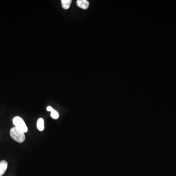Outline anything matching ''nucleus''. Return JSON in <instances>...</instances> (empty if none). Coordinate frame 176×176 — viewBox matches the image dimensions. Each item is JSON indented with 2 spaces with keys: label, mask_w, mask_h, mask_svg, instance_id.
<instances>
[{
  "label": "nucleus",
  "mask_w": 176,
  "mask_h": 176,
  "mask_svg": "<svg viewBox=\"0 0 176 176\" xmlns=\"http://www.w3.org/2000/svg\"><path fill=\"white\" fill-rule=\"evenodd\" d=\"M71 0H62L61 3H62V7L64 10H68L70 7L71 3Z\"/></svg>",
  "instance_id": "39448f33"
},
{
  "label": "nucleus",
  "mask_w": 176,
  "mask_h": 176,
  "mask_svg": "<svg viewBox=\"0 0 176 176\" xmlns=\"http://www.w3.org/2000/svg\"><path fill=\"white\" fill-rule=\"evenodd\" d=\"M7 162L6 161H2L0 162V176H2L5 174L7 169Z\"/></svg>",
  "instance_id": "20e7f679"
},
{
  "label": "nucleus",
  "mask_w": 176,
  "mask_h": 176,
  "mask_svg": "<svg viewBox=\"0 0 176 176\" xmlns=\"http://www.w3.org/2000/svg\"><path fill=\"white\" fill-rule=\"evenodd\" d=\"M54 109L52 108V107H50V106H48L47 108H46V110L49 112H51V111H53Z\"/></svg>",
  "instance_id": "6e6552de"
},
{
  "label": "nucleus",
  "mask_w": 176,
  "mask_h": 176,
  "mask_svg": "<svg viewBox=\"0 0 176 176\" xmlns=\"http://www.w3.org/2000/svg\"><path fill=\"white\" fill-rule=\"evenodd\" d=\"M37 127L40 131H43L44 130V121L42 118L38 119L37 123Z\"/></svg>",
  "instance_id": "423d86ee"
},
{
  "label": "nucleus",
  "mask_w": 176,
  "mask_h": 176,
  "mask_svg": "<svg viewBox=\"0 0 176 176\" xmlns=\"http://www.w3.org/2000/svg\"><path fill=\"white\" fill-rule=\"evenodd\" d=\"M50 112H51L50 115H51V118L55 119H57L59 117V114L56 110L54 109L53 111H51Z\"/></svg>",
  "instance_id": "0eeeda50"
},
{
  "label": "nucleus",
  "mask_w": 176,
  "mask_h": 176,
  "mask_svg": "<svg viewBox=\"0 0 176 176\" xmlns=\"http://www.w3.org/2000/svg\"><path fill=\"white\" fill-rule=\"evenodd\" d=\"M10 134L12 139L18 143H23L25 140V135L24 133L18 130L16 127H13L10 130Z\"/></svg>",
  "instance_id": "f257e3e1"
},
{
  "label": "nucleus",
  "mask_w": 176,
  "mask_h": 176,
  "mask_svg": "<svg viewBox=\"0 0 176 176\" xmlns=\"http://www.w3.org/2000/svg\"><path fill=\"white\" fill-rule=\"evenodd\" d=\"M12 122L15 127L18 129V130H20L24 133H26L28 131V128L25 122L21 117L18 116L14 117L13 118Z\"/></svg>",
  "instance_id": "f03ea898"
},
{
  "label": "nucleus",
  "mask_w": 176,
  "mask_h": 176,
  "mask_svg": "<svg viewBox=\"0 0 176 176\" xmlns=\"http://www.w3.org/2000/svg\"><path fill=\"white\" fill-rule=\"evenodd\" d=\"M76 2L78 6L83 10H87L89 6V2L87 0H78Z\"/></svg>",
  "instance_id": "7ed1b4c3"
}]
</instances>
